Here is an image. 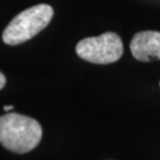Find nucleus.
Returning <instances> with one entry per match:
<instances>
[{
    "mask_svg": "<svg viewBox=\"0 0 160 160\" xmlns=\"http://www.w3.org/2000/svg\"><path fill=\"white\" fill-rule=\"evenodd\" d=\"M42 126L38 121L18 113L0 116V143L14 153H28L40 142Z\"/></svg>",
    "mask_w": 160,
    "mask_h": 160,
    "instance_id": "1",
    "label": "nucleus"
},
{
    "mask_svg": "<svg viewBox=\"0 0 160 160\" xmlns=\"http://www.w3.org/2000/svg\"><path fill=\"white\" fill-rule=\"evenodd\" d=\"M53 17L50 5L39 4L20 12L2 32V40L8 45H18L33 38L45 29Z\"/></svg>",
    "mask_w": 160,
    "mask_h": 160,
    "instance_id": "2",
    "label": "nucleus"
},
{
    "mask_svg": "<svg viewBox=\"0 0 160 160\" xmlns=\"http://www.w3.org/2000/svg\"><path fill=\"white\" fill-rule=\"evenodd\" d=\"M76 53L87 62L109 64L119 61L123 53V44L115 32H106L97 37L84 38L76 45Z\"/></svg>",
    "mask_w": 160,
    "mask_h": 160,
    "instance_id": "3",
    "label": "nucleus"
},
{
    "mask_svg": "<svg viewBox=\"0 0 160 160\" xmlns=\"http://www.w3.org/2000/svg\"><path fill=\"white\" fill-rule=\"evenodd\" d=\"M129 48L133 57L138 61L149 62L152 59H160V32H138L132 38Z\"/></svg>",
    "mask_w": 160,
    "mask_h": 160,
    "instance_id": "4",
    "label": "nucleus"
},
{
    "mask_svg": "<svg viewBox=\"0 0 160 160\" xmlns=\"http://www.w3.org/2000/svg\"><path fill=\"white\" fill-rule=\"evenodd\" d=\"M5 83H6V78H5V76L0 72V90L5 87Z\"/></svg>",
    "mask_w": 160,
    "mask_h": 160,
    "instance_id": "5",
    "label": "nucleus"
},
{
    "mask_svg": "<svg viewBox=\"0 0 160 160\" xmlns=\"http://www.w3.org/2000/svg\"><path fill=\"white\" fill-rule=\"evenodd\" d=\"M4 110H5V112H11V110H13V106H5V107H4Z\"/></svg>",
    "mask_w": 160,
    "mask_h": 160,
    "instance_id": "6",
    "label": "nucleus"
}]
</instances>
